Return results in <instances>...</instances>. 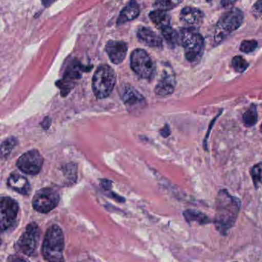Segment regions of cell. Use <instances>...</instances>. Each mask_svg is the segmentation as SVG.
I'll return each instance as SVG.
<instances>
[{
	"label": "cell",
	"instance_id": "cell-4",
	"mask_svg": "<svg viewBox=\"0 0 262 262\" xmlns=\"http://www.w3.org/2000/svg\"><path fill=\"white\" fill-rule=\"evenodd\" d=\"M244 12L238 8H233L225 12L215 26L214 43L215 46L223 43L232 32L239 29L244 21Z\"/></svg>",
	"mask_w": 262,
	"mask_h": 262
},
{
	"label": "cell",
	"instance_id": "cell-2",
	"mask_svg": "<svg viewBox=\"0 0 262 262\" xmlns=\"http://www.w3.org/2000/svg\"><path fill=\"white\" fill-rule=\"evenodd\" d=\"M179 43L185 50V57L191 63L198 62L205 51V39L195 27L183 28L179 32Z\"/></svg>",
	"mask_w": 262,
	"mask_h": 262
},
{
	"label": "cell",
	"instance_id": "cell-20",
	"mask_svg": "<svg viewBox=\"0 0 262 262\" xmlns=\"http://www.w3.org/2000/svg\"><path fill=\"white\" fill-rule=\"evenodd\" d=\"M184 216L188 222H198L201 225L210 223V220L206 215L196 210L189 209V210L185 211Z\"/></svg>",
	"mask_w": 262,
	"mask_h": 262
},
{
	"label": "cell",
	"instance_id": "cell-30",
	"mask_svg": "<svg viewBox=\"0 0 262 262\" xmlns=\"http://www.w3.org/2000/svg\"><path fill=\"white\" fill-rule=\"evenodd\" d=\"M261 132H262V124H261Z\"/></svg>",
	"mask_w": 262,
	"mask_h": 262
},
{
	"label": "cell",
	"instance_id": "cell-16",
	"mask_svg": "<svg viewBox=\"0 0 262 262\" xmlns=\"http://www.w3.org/2000/svg\"><path fill=\"white\" fill-rule=\"evenodd\" d=\"M175 79L173 75L165 73L155 87V92L158 96L166 97L172 95L175 91Z\"/></svg>",
	"mask_w": 262,
	"mask_h": 262
},
{
	"label": "cell",
	"instance_id": "cell-13",
	"mask_svg": "<svg viewBox=\"0 0 262 262\" xmlns=\"http://www.w3.org/2000/svg\"><path fill=\"white\" fill-rule=\"evenodd\" d=\"M204 18L205 14L203 11L191 6L183 8L180 12V19L191 26V27L199 26L203 23Z\"/></svg>",
	"mask_w": 262,
	"mask_h": 262
},
{
	"label": "cell",
	"instance_id": "cell-14",
	"mask_svg": "<svg viewBox=\"0 0 262 262\" xmlns=\"http://www.w3.org/2000/svg\"><path fill=\"white\" fill-rule=\"evenodd\" d=\"M7 184L12 190L22 195H28L30 191V184L27 179L16 172H14L9 176Z\"/></svg>",
	"mask_w": 262,
	"mask_h": 262
},
{
	"label": "cell",
	"instance_id": "cell-25",
	"mask_svg": "<svg viewBox=\"0 0 262 262\" xmlns=\"http://www.w3.org/2000/svg\"><path fill=\"white\" fill-rule=\"evenodd\" d=\"M17 145V140L14 137H10L8 138L7 140H5L2 143V156H8L10 154L11 151L14 149Z\"/></svg>",
	"mask_w": 262,
	"mask_h": 262
},
{
	"label": "cell",
	"instance_id": "cell-28",
	"mask_svg": "<svg viewBox=\"0 0 262 262\" xmlns=\"http://www.w3.org/2000/svg\"><path fill=\"white\" fill-rule=\"evenodd\" d=\"M7 262H29L27 260L25 259L24 258L18 256L16 255H12L9 256L7 258Z\"/></svg>",
	"mask_w": 262,
	"mask_h": 262
},
{
	"label": "cell",
	"instance_id": "cell-17",
	"mask_svg": "<svg viewBox=\"0 0 262 262\" xmlns=\"http://www.w3.org/2000/svg\"><path fill=\"white\" fill-rule=\"evenodd\" d=\"M139 6L135 0H132L120 12L117 24L121 25L135 19L139 15Z\"/></svg>",
	"mask_w": 262,
	"mask_h": 262
},
{
	"label": "cell",
	"instance_id": "cell-15",
	"mask_svg": "<svg viewBox=\"0 0 262 262\" xmlns=\"http://www.w3.org/2000/svg\"><path fill=\"white\" fill-rule=\"evenodd\" d=\"M137 36L140 41L150 47L160 48L163 46V39L149 28L140 27L137 32Z\"/></svg>",
	"mask_w": 262,
	"mask_h": 262
},
{
	"label": "cell",
	"instance_id": "cell-29",
	"mask_svg": "<svg viewBox=\"0 0 262 262\" xmlns=\"http://www.w3.org/2000/svg\"><path fill=\"white\" fill-rule=\"evenodd\" d=\"M236 1L237 0H221V6L227 7V6H232Z\"/></svg>",
	"mask_w": 262,
	"mask_h": 262
},
{
	"label": "cell",
	"instance_id": "cell-26",
	"mask_svg": "<svg viewBox=\"0 0 262 262\" xmlns=\"http://www.w3.org/2000/svg\"><path fill=\"white\" fill-rule=\"evenodd\" d=\"M258 47V41L256 40H244L240 45V50L244 53L253 52Z\"/></svg>",
	"mask_w": 262,
	"mask_h": 262
},
{
	"label": "cell",
	"instance_id": "cell-24",
	"mask_svg": "<svg viewBox=\"0 0 262 262\" xmlns=\"http://www.w3.org/2000/svg\"><path fill=\"white\" fill-rule=\"evenodd\" d=\"M251 174H252V180H253L256 187H258L259 185H262V163H258L254 166L251 170Z\"/></svg>",
	"mask_w": 262,
	"mask_h": 262
},
{
	"label": "cell",
	"instance_id": "cell-3",
	"mask_svg": "<svg viewBox=\"0 0 262 262\" xmlns=\"http://www.w3.org/2000/svg\"><path fill=\"white\" fill-rule=\"evenodd\" d=\"M64 235L58 226H51L45 235L42 247L43 258L48 262H65Z\"/></svg>",
	"mask_w": 262,
	"mask_h": 262
},
{
	"label": "cell",
	"instance_id": "cell-7",
	"mask_svg": "<svg viewBox=\"0 0 262 262\" xmlns=\"http://www.w3.org/2000/svg\"><path fill=\"white\" fill-rule=\"evenodd\" d=\"M131 68L143 78H149L153 74L155 66L149 54L143 49H135L131 54Z\"/></svg>",
	"mask_w": 262,
	"mask_h": 262
},
{
	"label": "cell",
	"instance_id": "cell-18",
	"mask_svg": "<svg viewBox=\"0 0 262 262\" xmlns=\"http://www.w3.org/2000/svg\"><path fill=\"white\" fill-rule=\"evenodd\" d=\"M149 17L152 23H155L161 29L170 26V15H169L167 11L162 10V9L152 11L149 14Z\"/></svg>",
	"mask_w": 262,
	"mask_h": 262
},
{
	"label": "cell",
	"instance_id": "cell-6",
	"mask_svg": "<svg viewBox=\"0 0 262 262\" xmlns=\"http://www.w3.org/2000/svg\"><path fill=\"white\" fill-rule=\"evenodd\" d=\"M59 200V195L55 189L43 188L34 195L32 206L37 212L47 213L58 206Z\"/></svg>",
	"mask_w": 262,
	"mask_h": 262
},
{
	"label": "cell",
	"instance_id": "cell-1",
	"mask_svg": "<svg viewBox=\"0 0 262 262\" xmlns=\"http://www.w3.org/2000/svg\"><path fill=\"white\" fill-rule=\"evenodd\" d=\"M241 206V202L227 190L219 191L216 200L215 224L221 233L227 232L235 225Z\"/></svg>",
	"mask_w": 262,
	"mask_h": 262
},
{
	"label": "cell",
	"instance_id": "cell-12",
	"mask_svg": "<svg viewBox=\"0 0 262 262\" xmlns=\"http://www.w3.org/2000/svg\"><path fill=\"white\" fill-rule=\"evenodd\" d=\"M121 97L123 102L131 111L141 108L145 106L143 97L131 86H125L122 89Z\"/></svg>",
	"mask_w": 262,
	"mask_h": 262
},
{
	"label": "cell",
	"instance_id": "cell-8",
	"mask_svg": "<svg viewBox=\"0 0 262 262\" xmlns=\"http://www.w3.org/2000/svg\"><path fill=\"white\" fill-rule=\"evenodd\" d=\"M40 230L35 223L28 225L16 243L17 249L24 255L30 256L35 252L39 240Z\"/></svg>",
	"mask_w": 262,
	"mask_h": 262
},
{
	"label": "cell",
	"instance_id": "cell-19",
	"mask_svg": "<svg viewBox=\"0 0 262 262\" xmlns=\"http://www.w3.org/2000/svg\"><path fill=\"white\" fill-rule=\"evenodd\" d=\"M162 35L166 39L170 47L175 48V46L179 45V33L176 32L175 29H172L170 26L163 28L161 29Z\"/></svg>",
	"mask_w": 262,
	"mask_h": 262
},
{
	"label": "cell",
	"instance_id": "cell-5",
	"mask_svg": "<svg viewBox=\"0 0 262 262\" xmlns=\"http://www.w3.org/2000/svg\"><path fill=\"white\" fill-rule=\"evenodd\" d=\"M116 83V75L107 64L100 66L94 73L92 90L98 99L107 98L112 93Z\"/></svg>",
	"mask_w": 262,
	"mask_h": 262
},
{
	"label": "cell",
	"instance_id": "cell-22",
	"mask_svg": "<svg viewBox=\"0 0 262 262\" xmlns=\"http://www.w3.org/2000/svg\"><path fill=\"white\" fill-rule=\"evenodd\" d=\"M232 66L237 72L243 73L249 68V63L243 56L238 55L234 57L232 61Z\"/></svg>",
	"mask_w": 262,
	"mask_h": 262
},
{
	"label": "cell",
	"instance_id": "cell-11",
	"mask_svg": "<svg viewBox=\"0 0 262 262\" xmlns=\"http://www.w3.org/2000/svg\"><path fill=\"white\" fill-rule=\"evenodd\" d=\"M106 53L113 64L123 62L127 55L128 46L121 41H109L106 46Z\"/></svg>",
	"mask_w": 262,
	"mask_h": 262
},
{
	"label": "cell",
	"instance_id": "cell-21",
	"mask_svg": "<svg viewBox=\"0 0 262 262\" xmlns=\"http://www.w3.org/2000/svg\"><path fill=\"white\" fill-rule=\"evenodd\" d=\"M243 121L246 127H253L258 121V113H257L256 106L252 104V107L246 111L243 115Z\"/></svg>",
	"mask_w": 262,
	"mask_h": 262
},
{
	"label": "cell",
	"instance_id": "cell-9",
	"mask_svg": "<svg viewBox=\"0 0 262 262\" xmlns=\"http://www.w3.org/2000/svg\"><path fill=\"white\" fill-rule=\"evenodd\" d=\"M43 158L36 149L28 151L17 160L16 166L22 172L28 175H35L41 170Z\"/></svg>",
	"mask_w": 262,
	"mask_h": 262
},
{
	"label": "cell",
	"instance_id": "cell-10",
	"mask_svg": "<svg viewBox=\"0 0 262 262\" xmlns=\"http://www.w3.org/2000/svg\"><path fill=\"white\" fill-rule=\"evenodd\" d=\"M18 205L10 197H2L0 201V227L2 232L12 227L16 220Z\"/></svg>",
	"mask_w": 262,
	"mask_h": 262
},
{
	"label": "cell",
	"instance_id": "cell-27",
	"mask_svg": "<svg viewBox=\"0 0 262 262\" xmlns=\"http://www.w3.org/2000/svg\"><path fill=\"white\" fill-rule=\"evenodd\" d=\"M252 12L255 16L259 17L262 15V0H258L252 6Z\"/></svg>",
	"mask_w": 262,
	"mask_h": 262
},
{
	"label": "cell",
	"instance_id": "cell-23",
	"mask_svg": "<svg viewBox=\"0 0 262 262\" xmlns=\"http://www.w3.org/2000/svg\"><path fill=\"white\" fill-rule=\"evenodd\" d=\"M183 0H155V5L158 9L162 10H170L176 7Z\"/></svg>",
	"mask_w": 262,
	"mask_h": 262
}]
</instances>
